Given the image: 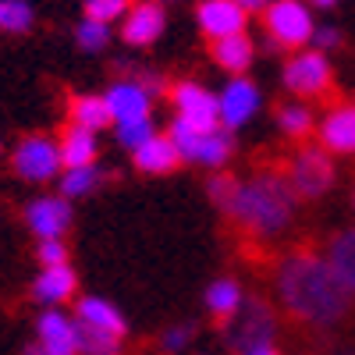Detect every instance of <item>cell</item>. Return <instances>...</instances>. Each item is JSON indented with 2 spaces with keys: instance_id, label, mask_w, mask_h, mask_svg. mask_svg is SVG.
<instances>
[{
  "instance_id": "obj_27",
  "label": "cell",
  "mask_w": 355,
  "mask_h": 355,
  "mask_svg": "<svg viewBox=\"0 0 355 355\" xmlns=\"http://www.w3.org/2000/svg\"><path fill=\"white\" fill-rule=\"evenodd\" d=\"M100 185V171L89 164V167H71V171H64L61 174V196H68V199H82V196H89Z\"/></svg>"
},
{
  "instance_id": "obj_3",
  "label": "cell",
  "mask_w": 355,
  "mask_h": 355,
  "mask_svg": "<svg viewBox=\"0 0 355 355\" xmlns=\"http://www.w3.org/2000/svg\"><path fill=\"white\" fill-rule=\"evenodd\" d=\"M11 171L21 178V182L33 185H46L53 178L64 174V160H61V146H57L53 135L33 132L18 139V146L11 150Z\"/></svg>"
},
{
  "instance_id": "obj_23",
  "label": "cell",
  "mask_w": 355,
  "mask_h": 355,
  "mask_svg": "<svg viewBox=\"0 0 355 355\" xmlns=\"http://www.w3.org/2000/svg\"><path fill=\"white\" fill-rule=\"evenodd\" d=\"M214 61L224 68V71H245L252 64V40L245 33H234V36H224V40H214Z\"/></svg>"
},
{
  "instance_id": "obj_15",
  "label": "cell",
  "mask_w": 355,
  "mask_h": 355,
  "mask_svg": "<svg viewBox=\"0 0 355 355\" xmlns=\"http://www.w3.org/2000/svg\"><path fill=\"white\" fill-rule=\"evenodd\" d=\"M164 33V11L160 4L146 0V4H132V11L125 15V25H121V40L128 46H150L157 43Z\"/></svg>"
},
{
  "instance_id": "obj_6",
  "label": "cell",
  "mask_w": 355,
  "mask_h": 355,
  "mask_svg": "<svg viewBox=\"0 0 355 355\" xmlns=\"http://www.w3.org/2000/svg\"><path fill=\"white\" fill-rule=\"evenodd\" d=\"M288 182L302 199H320L334 185V164L331 153L323 146H306L302 153H295L291 167H288Z\"/></svg>"
},
{
  "instance_id": "obj_41",
  "label": "cell",
  "mask_w": 355,
  "mask_h": 355,
  "mask_svg": "<svg viewBox=\"0 0 355 355\" xmlns=\"http://www.w3.org/2000/svg\"><path fill=\"white\" fill-rule=\"evenodd\" d=\"M345 355H355V352H345Z\"/></svg>"
},
{
  "instance_id": "obj_14",
  "label": "cell",
  "mask_w": 355,
  "mask_h": 355,
  "mask_svg": "<svg viewBox=\"0 0 355 355\" xmlns=\"http://www.w3.org/2000/svg\"><path fill=\"white\" fill-rule=\"evenodd\" d=\"M78 288V277L68 263H57V266H43L33 281V299L46 309H57L61 302H68Z\"/></svg>"
},
{
  "instance_id": "obj_13",
  "label": "cell",
  "mask_w": 355,
  "mask_h": 355,
  "mask_svg": "<svg viewBox=\"0 0 355 355\" xmlns=\"http://www.w3.org/2000/svg\"><path fill=\"white\" fill-rule=\"evenodd\" d=\"M259 110V89L249 78H234L227 82V89L220 93V125L231 128H242L249 117Z\"/></svg>"
},
{
  "instance_id": "obj_39",
  "label": "cell",
  "mask_w": 355,
  "mask_h": 355,
  "mask_svg": "<svg viewBox=\"0 0 355 355\" xmlns=\"http://www.w3.org/2000/svg\"><path fill=\"white\" fill-rule=\"evenodd\" d=\"M21 355H46V348L40 345V341H33V345H25V352Z\"/></svg>"
},
{
  "instance_id": "obj_33",
  "label": "cell",
  "mask_w": 355,
  "mask_h": 355,
  "mask_svg": "<svg viewBox=\"0 0 355 355\" xmlns=\"http://www.w3.org/2000/svg\"><path fill=\"white\" fill-rule=\"evenodd\" d=\"M210 199H214V206L224 214V206L231 202V196H234V189H239V178H231V174H214L210 178Z\"/></svg>"
},
{
  "instance_id": "obj_17",
  "label": "cell",
  "mask_w": 355,
  "mask_h": 355,
  "mask_svg": "<svg viewBox=\"0 0 355 355\" xmlns=\"http://www.w3.org/2000/svg\"><path fill=\"white\" fill-rule=\"evenodd\" d=\"M75 320L89 323V327H100V331H107V334L128 338V320L121 316V309H117L114 302L100 299V295H85V299H78Z\"/></svg>"
},
{
  "instance_id": "obj_31",
  "label": "cell",
  "mask_w": 355,
  "mask_h": 355,
  "mask_svg": "<svg viewBox=\"0 0 355 355\" xmlns=\"http://www.w3.org/2000/svg\"><path fill=\"white\" fill-rule=\"evenodd\" d=\"M157 132H153V121H150V117H135V121H121V125H117V142H121L125 146V150H139V146L142 142H150Z\"/></svg>"
},
{
  "instance_id": "obj_36",
  "label": "cell",
  "mask_w": 355,
  "mask_h": 355,
  "mask_svg": "<svg viewBox=\"0 0 355 355\" xmlns=\"http://www.w3.org/2000/svg\"><path fill=\"white\" fill-rule=\"evenodd\" d=\"M313 43H316V50L323 53V50H334V46L341 43V36L334 33V28H316V33H313Z\"/></svg>"
},
{
  "instance_id": "obj_7",
  "label": "cell",
  "mask_w": 355,
  "mask_h": 355,
  "mask_svg": "<svg viewBox=\"0 0 355 355\" xmlns=\"http://www.w3.org/2000/svg\"><path fill=\"white\" fill-rule=\"evenodd\" d=\"M331 82H334L331 64H327V57H323L320 50H302V53H295L291 61L284 64V85L291 89V93H299V96L327 93Z\"/></svg>"
},
{
  "instance_id": "obj_18",
  "label": "cell",
  "mask_w": 355,
  "mask_h": 355,
  "mask_svg": "<svg viewBox=\"0 0 355 355\" xmlns=\"http://www.w3.org/2000/svg\"><path fill=\"white\" fill-rule=\"evenodd\" d=\"M57 146H61V160H64V171L96 164V132L78 128V125H68L61 135H57Z\"/></svg>"
},
{
  "instance_id": "obj_1",
  "label": "cell",
  "mask_w": 355,
  "mask_h": 355,
  "mask_svg": "<svg viewBox=\"0 0 355 355\" xmlns=\"http://www.w3.org/2000/svg\"><path fill=\"white\" fill-rule=\"evenodd\" d=\"M277 299L306 327L331 331L352 313V291L341 284L327 256L299 249L277 263Z\"/></svg>"
},
{
  "instance_id": "obj_30",
  "label": "cell",
  "mask_w": 355,
  "mask_h": 355,
  "mask_svg": "<svg viewBox=\"0 0 355 355\" xmlns=\"http://www.w3.org/2000/svg\"><path fill=\"white\" fill-rule=\"evenodd\" d=\"M277 121H281V132H284V135L302 139V135H309V128H313V114H309L306 103H284V107L277 110Z\"/></svg>"
},
{
  "instance_id": "obj_32",
  "label": "cell",
  "mask_w": 355,
  "mask_h": 355,
  "mask_svg": "<svg viewBox=\"0 0 355 355\" xmlns=\"http://www.w3.org/2000/svg\"><path fill=\"white\" fill-rule=\"evenodd\" d=\"M82 11H85V18H96V21L110 25L132 11V0H82Z\"/></svg>"
},
{
  "instance_id": "obj_10",
  "label": "cell",
  "mask_w": 355,
  "mask_h": 355,
  "mask_svg": "<svg viewBox=\"0 0 355 355\" xmlns=\"http://www.w3.org/2000/svg\"><path fill=\"white\" fill-rule=\"evenodd\" d=\"M36 341L46 348V355H82V348H78V320L64 316L61 309L40 313Z\"/></svg>"
},
{
  "instance_id": "obj_19",
  "label": "cell",
  "mask_w": 355,
  "mask_h": 355,
  "mask_svg": "<svg viewBox=\"0 0 355 355\" xmlns=\"http://www.w3.org/2000/svg\"><path fill=\"white\" fill-rule=\"evenodd\" d=\"M132 157H135V167L142 174H171L178 167V160H182V153L174 150L171 135H153L150 142H142Z\"/></svg>"
},
{
  "instance_id": "obj_16",
  "label": "cell",
  "mask_w": 355,
  "mask_h": 355,
  "mask_svg": "<svg viewBox=\"0 0 355 355\" xmlns=\"http://www.w3.org/2000/svg\"><path fill=\"white\" fill-rule=\"evenodd\" d=\"M320 146L327 153H355V103H338L320 125Z\"/></svg>"
},
{
  "instance_id": "obj_2",
  "label": "cell",
  "mask_w": 355,
  "mask_h": 355,
  "mask_svg": "<svg viewBox=\"0 0 355 355\" xmlns=\"http://www.w3.org/2000/svg\"><path fill=\"white\" fill-rule=\"evenodd\" d=\"M295 199L299 192L291 189V182L277 171H263L252 182H239L231 202L224 206V217L231 224H239L245 234L256 239H274L277 231L291 224Z\"/></svg>"
},
{
  "instance_id": "obj_38",
  "label": "cell",
  "mask_w": 355,
  "mask_h": 355,
  "mask_svg": "<svg viewBox=\"0 0 355 355\" xmlns=\"http://www.w3.org/2000/svg\"><path fill=\"white\" fill-rule=\"evenodd\" d=\"M245 355H281V352H277V348H274V341H270V345H256V348H249Z\"/></svg>"
},
{
  "instance_id": "obj_24",
  "label": "cell",
  "mask_w": 355,
  "mask_h": 355,
  "mask_svg": "<svg viewBox=\"0 0 355 355\" xmlns=\"http://www.w3.org/2000/svg\"><path fill=\"white\" fill-rule=\"evenodd\" d=\"M36 21V11L28 0H0V33L25 36Z\"/></svg>"
},
{
  "instance_id": "obj_25",
  "label": "cell",
  "mask_w": 355,
  "mask_h": 355,
  "mask_svg": "<svg viewBox=\"0 0 355 355\" xmlns=\"http://www.w3.org/2000/svg\"><path fill=\"white\" fill-rule=\"evenodd\" d=\"M231 150H234V142H231L227 128H214V132H206V135H202V146H199L196 164H206V167H214V171H217V167L227 164Z\"/></svg>"
},
{
  "instance_id": "obj_40",
  "label": "cell",
  "mask_w": 355,
  "mask_h": 355,
  "mask_svg": "<svg viewBox=\"0 0 355 355\" xmlns=\"http://www.w3.org/2000/svg\"><path fill=\"white\" fill-rule=\"evenodd\" d=\"M313 4H320V8H331V4H334V0H313Z\"/></svg>"
},
{
  "instance_id": "obj_9",
  "label": "cell",
  "mask_w": 355,
  "mask_h": 355,
  "mask_svg": "<svg viewBox=\"0 0 355 355\" xmlns=\"http://www.w3.org/2000/svg\"><path fill=\"white\" fill-rule=\"evenodd\" d=\"M174 107L185 117L189 125H196L199 132H214L220 125V100L210 96L202 85L196 82H178L174 85Z\"/></svg>"
},
{
  "instance_id": "obj_11",
  "label": "cell",
  "mask_w": 355,
  "mask_h": 355,
  "mask_svg": "<svg viewBox=\"0 0 355 355\" xmlns=\"http://www.w3.org/2000/svg\"><path fill=\"white\" fill-rule=\"evenodd\" d=\"M245 8L239 0H202L196 18H199V28L210 40H224V36H234L245 28Z\"/></svg>"
},
{
  "instance_id": "obj_8",
  "label": "cell",
  "mask_w": 355,
  "mask_h": 355,
  "mask_svg": "<svg viewBox=\"0 0 355 355\" xmlns=\"http://www.w3.org/2000/svg\"><path fill=\"white\" fill-rule=\"evenodd\" d=\"M25 227L36 239H64V231L71 227V202L68 196H40L25 206Z\"/></svg>"
},
{
  "instance_id": "obj_37",
  "label": "cell",
  "mask_w": 355,
  "mask_h": 355,
  "mask_svg": "<svg viewBox=\"0 0 355 355\" xmlns=\"http://www.w3.org/2000/svg\"><path fill=\"white\" fill-rule=\"evenodd\" d=\"M239 4H242L245 11H266V8L274 4V0H239Z\"/></svg>"
},
{
  "instance_id": "obj_12",
  "label": "cell",
  "mask_w": 355,
  "mask_h": 355,
  "mask_svg": "<svg viewBox=\"0 0 355 355\" xmlns=\"http://www.w3.org/2000/svg\"><path fill=\"white\" fill-rule=\"evenodd\" d=\"M150 100H153V93L139 78H121L107 89V103H110V114L117 125L135 121V117H150Z\"/></svg>"
},
{
  "instance_id": "obj_20",
  "label": "cell",
  "mask_w": 355,
  "mask_h": 355,
  "mask_svg": "<svg viewBox=\"0 0 355 355\" xmlns=\"http://www.w3.org/2000/svg\"><path fill=\"white\" fill-rule=\"evenodd\" d=\"M114 121L110 114V103L107 96H93V93H78L68 100V125H78V128H89V132H100Z\"/></svg>"
},
{
  "instance_id": "obj_21",
  "label": "cell",
  "mask_w": 355,
  "mask_h": 355,
  "mask_svg": "<svg viewBox=\"0 0 355 355\" xmlns=\"http://www.w3.org/2000/svg\"><path fill=\"white\" fill-rule=\"evenodd\" d=\"M206 309L214 313V323H217V327H227L231 316L242 309V291H239V284H234L231 277L214 281L210 288H206Z\"/></svg>"
},
{
  "instance_id": "obj_29",
  "label": "cell",
  "mask_w": 355,
  "mask_h": 355,
  "mask_svg": "<svg viewBox=\"0 0 355 355\" xmlns=\"http://www.w3.org/2000/svg\"><path fill=\"white\" fill-rule=\"evenodd\" d=\"M75 43H78V50H85V53H100V50L110 43V28H107L103 21H96V18H82V21L75 25Z\"/></svg>"
},
{
  "instance_id": "obj_26",
  "label": "cell",
  "mask_w": 355,
  "mask_h": 355,
  "mask_svg": "<svg viewBox=\"0 0 355 355\" xmlns=\"http://www.w3.org/2000/svg\"><path fill=\"white\" fill-rule=\"evenodd\" d=\"M121 341L125 338L107 334L100 327H89V323L78 320V348H82V355H117L121 352Z\"/></svg>"
},
{
  "instance_id": "obj_28",
  "label": "cell",
  "mask_w": 355,
  "mask_h": 355,
  "mask_svg": "<svg viewBox=\"0 0 355 355\" xmlns=\"http://www.w3.org/2000/svg\"><path fill=\"white\" fill-rule=\"evenodd\" d=\"M167 135H171V142H174V150L182 153V160H196L206 132H199L196 125H189L185 117H178V121L171 125V132H167Z\"/></svg>"
},
{
  "instance_id": "obj_4",
  "label": "cell",
  "mask_w": 355,
  "mask_h": 355,
  "mask_svg": "<svg viewBox=\"0 0 355 355\" xmlns=\"http://www.w3.org/2000/svg\"><path fill=\"white\" fill-rule=\"evenodd\" d=\"M224 331V341L234 355H245L249 348L256 345H270L274 334H277V313L270 309V302H263V299H245L242 309L231 316L227 327Z\"/></svg>"
},
{
  "instance_id": "obj_5",
  "label": "cell",
  "mask_w": 355,
  "mask_h": 355,
  "mask_svg": "<svg viewBox=\"0 0 355 355\" xmlns=\"http://www.w3.org/2000/svg\"><path fill=\"white\" fill-rule=\"evenodd\" d=\"M266 18V36L270 46H284V50H299L306 43H313V15L302 0H274L270 8L263 11Z\"/></svg>"
},
{
  "instance_id": "obj_35",
  "label": "cell",
  "mask_w": 355,
  "mask_h": 355,
  "mask_svg": "<svg viewBox=\"0 0 355 355\" xmlns=\"http://www.w3.org/2000/svg\"><path fill=\"white\" fill-rule=\"evenodd\" d=\"M192 334H196L192 323H178V327H171V331L160 334V345H164V352H178V348H185V345H189Z\"/></svg>"
},
{
  "instance_id": "obj_34",
  "label": "cell",
  "mask_w": 355,
  "mask_h": 355,
  "mask_svg": "<svg viewBox=\"0 0 355 355\" xmlns=\"http://www.w3.org/2000/svg\"><path fill=\"white\" fill-rule=\"evenodd\" d=\"M36 259H40L43 266L68 263V245H64V239H43V242L36 245Z\"/></svg>"
},
{
  "instance_id": "obj_22",
  "label": "cell",
  "mask_w": 355,
  "mask_h": 355,
  "mask_svg": "<svg viewBox=\"0 0 355 355\" xmlns=\"http://www.w3.org/2000/svg\"><path fill=\"white\" fill-rule=\"evenodd\" d=\"M327 263L334 266V274L341 277V284L355 295V227L341 231L327 245Z\"/></svg>"
}]
</instances>
